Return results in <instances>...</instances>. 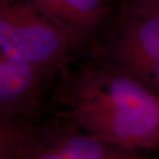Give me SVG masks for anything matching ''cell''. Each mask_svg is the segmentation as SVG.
Listing matches in <instances>:
<instances>
[{"label": "cell", "mask_w": 159, "mask_h": 159, "mask_svg": "<svg viewBox=\"0 0 159 159\" xmlns=\"http://www.w3.org/2000/svg\"><path fill=\"white\" fill-rule=\"evenodd\" d=\"M34 125L25 118H0V159H17Z\"/></svg>", "instance_id": "52a82bcc"}, {"label": "cell", "mask_w": 159, "mask_h": 159, "mask_svg": "<svg viewBox=\"0 0 159 159\" xmlns=\"http://www.w3.org/2000/svg\"><path fill=\"white\" fill-rule=\"evenodd\" d=\"M157 101H158V102H159V97H157Z\"/></svg>", "instance_id": "30bf717a"}, {"label": "cell", "mask_w": 159, "mask_h": 159, "mask_svg": "<svg viewBox=\"0 0 159 159\" xmlns=\"http://www.w3.org/2000/svg\"><path fill=\"white\" fill-rule=\"evenodd\" d=\"M55 119L128 151L159 149V102L104 58L67 63L53 82Z\"/></svg>", "instance_id": "6da1fadb"}, {"label": "cell", "mask_w": 159, "mask_h": 159, "mask_svg": "<svg viewBox=\"0 0 159 159\" xmlns=\"http://www.w3.org/2000/svg\"><path fill=\"white\" fill-rule=\"evenodd\" d=\"M77 48L91 43L107 20V0H31Z\"/></svg>", "instance_id": "8992f818"}, {"label": "cell", "mask_w": 159, "mask_h": 159, "mask_svg": "<svg viewBox=\"0 0 159 159\" xmlns=\"http://www.w3.org/2000/svg\"><path fill=\"white\" fill-rule=\"evenodd\" d=\"M78 48L31 0H0V53L17 62L59 71Z\"/></svg>", "instance_id": "7a4b0ae2"}, {"label": "cell", "mask_w": 159, "mask_h": 159, "mask_svg": "<svg viewBox=\"0 0 159 159\" xmlns=\"http://www.w3.org/2000/svg\"><path fill=\"white\" fill-rule=\"evenodd\" d=\"M126 8L136 11H159V0H129Z\"/></svg>", "instance_id": "ba28073f"}, {"label": "cell", "mask_w": 159, "mask_h": 159, "mask_svg": "<svg viewBox=\"0 0 159 159\" xmlns=\"http://www.w3.org/2000/svg\"><path fill=\"white\" fill-rule=\"evenodd\" d=\"M128 159H145V158H143V157H140V156H138L136 153L135 154H134L131 157H129Z\"/></svg>", "instance_id": "9c48e42d"}, {"label": "cell", "mask_w": 159, "mask_h": 159, "mask_svg": "<svg viewBox=\"0 0 159 159\" xmlns=\"http://www.w3.org/2000/svg\"><path fill=\"white\" fill-rule=\"evenodd\" d=\"M134 154L55 119L34 125L17 159H128Z\"/></svg>", "instance_id": "277c9868"}, {"label": "cell", "mask_w": 159, "mask_h": 159, "mask_svg": "<svg viewBox=\"0 0 159 159\" xmlns=\"http://www.w3.org/2000/svg\"><path fill=\"white\" fill-rule=\"evenodd\" d=\"M97 55L159 97V11L125 7Z\"/></svg>", "instance_id": "3957f363"}, {"label": "cell", "mask_w": 159, "mask_h": 159, "mask_svg": "<svg viewBox=\"0 0 159 159\" xmlns=\"http://www.w3.org/2000/svg\"><path fill=\"white\" fill-rule=\"evenodd\" d=\"M57 73L11 60L0 53V118L33 115Z\"/></svg>", "instance_id": "5b68a950"}]
</instances>
